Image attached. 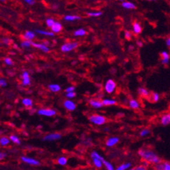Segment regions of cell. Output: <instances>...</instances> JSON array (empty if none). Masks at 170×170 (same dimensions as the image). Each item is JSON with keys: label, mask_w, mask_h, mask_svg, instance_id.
I'll list each match as a JSON object with an SVG mask.
<instances>
[{"label": "cell", "mask_w": 170, "mask_h": 170, "mask_svg": "<svg viewBox=\"0 0 170 170\" xmlns=\"http://www.w3.org/2000/svg\"><path fill=\"white\" fill-rule=\"evenodd\" d=\"M138 155L141 158L151 164H158L161 162V159L154 151L147 149H140L138 150Z\"/></svg>", "instance_id": "cell-1"}, {"label": "cell", "mask_w": 170, "mask_h": 170, "mask_svg": "<svg viewBox=\"0 0 170 170\" xmlns=\"http://www.w3.org/2000/svg\"><path fill=\"white\" fill-rule=\"evenodd\" d=\"M89 120L91 123L95 124V125H101L106 123V118L102 115H91Z\"/></svg>", "instance_id": "cell-2"}, {"label": "cell", "mask_w": 170, "mask_h": 170, "mask_svg": "<svg viewBox=\"0 0 170 170\" xmlns=\"http://www.w3.org/2000/svg\"><path fill=\"white\" fill-rule=\"evenodd\" d=\"M79 43L77 42H68L64 43L61 47V51L65 53L68 52L73 50L76 47H77Z\"/></svg>", "instance_id": "cell-3"}, {"label": "cell", "mask_w": 170, "mask_h": 170, "mask_svg": "<svg viewBox=\"0 0 170 170\" xmlns=\"http://www.w3.org/2000/svg\"><path fill=\"white\" fill-rule=\"evenodd\" d=\"M116 86H117L116 83L113 79H109L105 84V91L108 94H112L115 90Z\"/></svg>", "instance_id": "cell-4"}, {"label": "cell", "mask_w": 170, "mask_h": 170, "mask_svg": "<svg viewBox=\"0 0 170 170\" xmlns=\"http://www.w3.org/2000/svg\"><path fill=\"white\" fill-rule=\"evenodd\" d=\"M37 114L41 116H45V117H53L56 115V112L55 110L51 109H41L37 111Z\"/></svg>", "instance_id": "cell-5"}, {"label": "cell", "mask_w": 170, "mask_h": 170, "mask_svg": "<svg viewBox=\"0 0 170 170\" xmlns=\"http://www.w3.org/2000/svg\"><path fill=\"white\" fill-rule=\"evenodd\" d=\"M21 160L23 162L27 163L29 165H33V166H39V165H40V162L33 158H30V157H22Z\"/></svg>", "instance_id": "cell-6"}, {"label": "cell", "mask_w": 170, "mask_h": 170, "mask_svg": "<svg viewBox=\"0 0 170 170\" xmlns=\"http://www.w3.org/2000/svg\"><path fill=\"white\" fill-rule=\"evenodd\" d=\"M62 138L61 134L58 133H54V134H49L48 135L45 136L43 138V140L44 141H54L60 140Z\"/></svg>", "instance_id": "cell-7"}, {"label": "cell", "mask_w": 170, "mask_h": 170, "mask_svg": "<svg viewBox=\"0 0 170 170\" xmlns=\"http://www.w3.org/2000/svg\"><path fill=\"white\" fill-rule=\"evenodd\" d=\"M155 169L157 170H170V162L169 161H163L156 164Z\"/></svg>", "instance_id": "cell-8"}, {"label": "cell", "mask_w": 170, "mask_h": 170, "mask_svg": "<svg viewBox=\"0 0 170 170\" xmlns=\"http://www.w3.org/2000/svg\"><path fill=\"white\" fill-rule=\"evenodd\" d=\"M161 56L162 58L161 59V63L162 65H166L169 63V59H170V54L167 51H163L161 52Z\"/></svg>", "instance_id": "cell-9"}, {"label": "cell", "mask_w": 170, "mask_h": 170, "mask_svg": "<svg viewBox=\"0 0 170 170\" xmlns=\"http://www.w3.org/2000/svg\"><path fill=\"white\" fill-rule=\"evenodd\" d=\"M32 45L34 47H36L37 49H39L40 50L43 51V52L47 53L49 52V48L47 46L46 44L45 43H35V42H32Z\"/></svg>", "instance_id": "cell-10"}, {"label": "cell", "mask_w": 170, "mask_h": 170, "mask_svg": "<svg viewBox=\"0 0 170 170\" xmlns=\"http://www.w3.org/2000/svg\"><path fill=\"white\" fill-rule=\"evenodd\" d=\"M64 107L65 109L69 111H73L76 109V105L73 101L67 100L64 102Z\"/></svg>", "instance_id": "cell-11"}, {"label": "cell", "mask_w": 170, "mask_h": 170, "mask_svg": "<svg viewBox=\"0 0 170 170\" xmlns=\"http://www.w3.org/2000/svg\"><path fill=\"white\" fill-rule=\"evenodd\" d=\"M160 122L162 125L166 126V125H169L170 124V112L169 113H165L163 115L161 116Z\"/></svg>", "instance_id": "cell-12"}, {"label": "cell", "mask_w": 170, "mask_h": 170, "mask_svg": "<svg viewBox=\"0 0 170 170\" xmlns=\"http://www.w3.org/2000/svg\"><path fill=\"white\" fill-rule=\"evenodd\" d=\"M22 84L24 86H29L31 84V79L29 77V73L27 71H24L22 74Z\"/></svg>", "instance_id": "cell-13"}, {"label": "cell", "mask_w": 170, "mask_h": 170, "mask_svg": "<svg viewBox=\"0 0 170 170\" xmlns=\"http://www.w3.org/2000/svg\"><path fill=\"white\" fill-rule=\"evenodd\" d=\"M62 29H63V25L59 22H56L51 27L52 31L54 33H59L61 31Z\"/></svg>", "instance_id": "cell-14"}, {"label": "cell", "mask_w": 170, "mask_h": 170, "mask_svg": "<svg viewBox=\"0 0 170 170\" xmlns=\"http://www.w3.org/2000/svg\"><path fill=\"white\" fill-rule=\"evenodd\" d=\"M119 139L117 138V137H112V138H110L108 139L106 142V145L108 147H112L113 146H115L116 144H117L119 142Z\"/></svg>", "instance_id": "cell-15"}, {"label": "cell", "mask_w": 170, "mask_h": 170, "mask_svg": "<svg viewBox=\"0 0 170 170\" xmlns=\"http://www.w3.org/2000/svg\"><path fill=\"white\" fill-rule=\"evenodd\" d=\"M90 105L94 109H100V108H102L104 106L102 101L101 102L100 100H94V99L90 100Z\"/></svg>", "instance_id": "cell-16"}, {"label": "cell", "mask_w": 170, "mask_h": 170, "mask_svg": "<svg viewBox=\"0 0 170 170\" xmlns=\"http://www.w3.org/2000/svg\"><path fill=\"white\" fill-rule=\"evenodd\" d=\"M122 7L128 10H134L136 8V6L134 3L131 1H124L121 3Z\"/></svg>", "instance_id": "cell-17"}, {"label": "cell", "mask_w": 170, "mask_h": 170, "mask_svg": "<svg viewBox=\"0 0 170 170\" xmlns=\"http://www.w3.org/2000/svg\"><path fill=\"white\" fill-rule=\"evenodd\" d=\"M23 37L26 40H30L31 41L32 39H33L35 37V33L33 31H27L25 32V33L24 34Z\"/></svg>", "instance_id": "cell-18"}, {"label": "cell", "mask_w": 170, "mask_h": 170, "mask_svg": "<svg viewBox=\"0 0 170 170\" xmlns=\"http://www.w3.org/2000/svg\"><path fill=\"white\" fill-rule=\"evenodd\" d=\"M80 16H79L77 15H67L64 17V19H65L66 21H75V20H78L81 19Z\"/></svg>", "instance_id": "cell-19"}, {"label": "cell", "mask_w": 170, "mask_h": 170, "mask_svg": "<svg viewBox=\"0 0 170 170\" xmlns=\"http://www.w3.org/2000/svg\"><path fill=\"white\" fill-rule=\"evenodd\" d=\"M133 31L135 34H140L142 32V26L138 22H135L133 24Z\"/></svg>", "instance_id": "cell-20"}, {"label": "cell", "mask_w": 170, "mask_h": 170, "mask_svg": "<svg viewBox=\"0 0 170 170\" xmlns=\"http://www.w3.org/2000/svg\"><path fill=\"white\" fill-rule=\"evenodd\" d=\"M48 89L52 92H58L61 90V86H60V85L56 84H49L48 86Z\"/></svg>", "instance_id": "cell-21"}, {"label": "cell", "mask_w": 170, "mask_h": 170, "mask_svg": "<svg viewBox=\"0 0 170 170\" xmlns=\"http://www.w3.org/2000/svg\"><path fill=\"white\" fill-rule=\"evenodd\" d=\"M138 94L142 97H148L149 96V94H150L149 91L144 88H138Z\"/></svg>", "instance_id": "cell-22"}, {"label": "cell", "mask_w": 170, "mask_h": 170, "mask_svg": "<svg viewBox=\"0 0 170 170\" xmlns=\"http://www.w3.org/2000/svg\"><path fill=\"white\" fill-rule=\"evenodd\" d=\"M37 33L40 35H46V36L49 37H54V33L52 31H43V30H36L35 31Z\"/></svg>", "instance_id": "cell-23"}, {"label": "cell", "mask_w": 170, "mask_h": 170, "mask_svg": "<svg viewBox=\"0 0 170 170\" xmlns=\"http://www.w3.org/2000/svg\"><path fill=\"white\" fill-rule=\"evenodd\" d=\"M86 34V31L84 29H79L74 32V35L75 37H82Z\"/></svg>", "instance_id": "cell-24"}, {"label": "cell", "mask_w": 170, "mask_h": 170, "mask_svg": "<svg viewBox=\"0 0 170 170\" xmlns=\"http://www.w3.org/2000/svg\"><path fill=\"white\" fill-rule=\"evenodd\" d=\"M129 105L131 109H137L140 107V104L136 100H131L129 102Z\"/></svg>", "instance_id": "cell-25"}, {"label": "cell", "mask_w": 170, "mask_h": 170, "mask_svg": "<svg viewBox=\"0 0 170 170\" xmlns=\"http://www.w3.org/2000/svg\"><path fill=\"white\" fill-rule=\"evenodd\" d=\"M22 103L23 104L24 106L27 107H33V100L31 99L26 98H24L23 100H22Z\"/></svg>", "instance_id": "cell-26"}, {"label": "cell", "mask_w": 170, "mask_h": 170, "mask_svg": "<svg viewBox=\"0 0 170 170\" xmlns=\"http://www.w3.org/2000/svg\"><path fill=\"white\" fill-rule=\"evenodd\" d=\"M93 162H94L95 167H96L97 168H101L102 165H104L103 164V160H102V159H93Z\"/></svg>", "instance_id": "cell-27"}, {"label": "cell", "mask_w": 170, "mask_h": 170, "mask_svg": "<svg viewBox=\"0 0 170 170\" xmlns=\"http://www.w3.org/2000/svg\"><path fill=\"white\" fill-rule=\"evenodd\" d=\"M116 101L115 100H112V99H105L102 100V103L104 106H111L114 105L116 104Z\"/></svg>", "instance_id": "cell-28"}, {"label": "cell", "mask_w": 170, "mask_h": 170, "mask_svg": "<svg viewBox=\"0 0 170 170\" xmlns=\"http://www.w3.org/2000/svg\"><path fill=\"white\" fill-rule=\"evenodd\" d=\"M10 140H11L12 142L14 143V144H16L19 145V144H20V143H21V142H20V138H18L17 136H16V135H11L10 136Z\"/></svg>", "instance_id": "cell-29"}, {"label": "cell", "mask_w": 170, "mask_h": 170, "mask_svg": "<svg viewBox=\"0 0 170 170\" xmlns=\"http://www.w3.org/2000/svg\"><path fill=\"white\" fill-rule=\"evenodd\" d=\"M132 167V163H123L121 165H120L119 167H118L117 169V170H125L128 169H130Z\"/></svg>", "instance_id": "cell-30"}, {"label": "cell", "mask_w": 170, "mask_h": 170, "mask_svg": "<svg viewBox=\"0 0 170 170\" xmlns=\"http://www.w3.org/2000/svg\"><path fill=\"white\" fill-rule=\"evenodd\" d=\"M10 139L6 138V137H2L0 139V144H1V146H6L8 144H10Z\"/></svg>", "instance_id": "cell-31"}, {"label": "cell", "mask_w": 170, "mask_h": 170, "mask_svg": "<svg viewBox=\"0 0 170 170\" xmlns=\"http://www.w3.org/2000/svg\"><path fill=\"white\" fill-rule=\"evenodd\" d=\"M91 157H92V159H102V160H104L103 157L101 156V155L99 154L98 152H96V151H92V153H91Z\"/></svg>", "instance_id": "cell-32"}, {"label": "cell", "mask_w": 170, "mask_h": 170, "mask_svg": "<svg viewBox=\"0 0 170 170\" xmlns=\"http://www.w3.org/2000/svg\"><path fill=\"white\" fill-rule=\"evenodd\" d=\"M31 45H32V41L30 40H26V39H25V40L23 41L21 43V47H24V48H25V47L27 48V47H29L31 46Z\"/></svg>", "instance_id": "cell-33"}, {"label": "cell", "mask_w": 170, "mask_h": 170, "mask_svg": "<svg viewBox=\"0 0 170 170\" xmlns=\"http://www.w3.org/2000/svg\"><path fill=\"white\" fill-rule=\"evenodd\" d=\"M58 163L61 165H65L67 163V159L65 157H61L58 159Z\"/></svg>", "instance_id": "cell-34"}, {"label": "cell", "mask_w": 170, "mask_h": 170, "mask_svg": "<svg viewBox=\"0 0 170 170\" xmlns=\"http://www.w3.org/2000/svg\"><path fill=\"white\" fill-rule=\"evenodd\" d=\"M102 14V12H88V15L91 17H98Z\"/></svg>", "instance_id": "cell-35"}, {"label": "cell", "mask_w": 170, "mask_h": 170, "mask_svg": "<svg viewBox=\"0 0 170 170\" xmlns=\"http://www.w3.org/2000/svg\"><path fill=\"white\" fill-rule=\"evenodd\" d=\"M103 164L105 166L106 169H108V170H113L114 169L113 165H112L111 163L109 162V161L103 160Z\"/></svg>", "instance_id": "cell-36"}, {"label": "cell", "mask_w": 170, "mask_h": 170, "mask_svg": "<svg viewBox=\"0 0 170 170\" xmlns=\"http://www.w3.org/2000/svg\"><path fill=\"white\" fill-rule=\"evenodd\" d=\"M55 20L54 18H47L46 20H45V23H46L47 26H48V27H52V26H53V24L55 23Z\"/></svg>", "instance_id": "cell-37"}, {"label": "cell", "mask_w": 170, "mask_h": 170, "mask_svg": "<svg viewBox=\"0 0 170 170\" xmlns=\"http://www.w3.org/2000/svg\"><path fill=\"white\" fill-rule=\"evenodd\" d=\"M150 130H148V129H144V130H142V131L140 132V136L141 137H146L148 135H149L150 134Z\"/></svg>", "instance_id": "cell-38"}, {"label": "cell", "mask_w": 170, "mask_h": 170, "mask_svg": "<svg viewBox=\"0 0 170 170\" xmlns=\"http://www.w3.org/2000/svg\"><path fill=\"white\" fill-rule=\"evenodd\" d=\"M153 100L155 102H157L160 100V95L158 93H153Z\"/></svg>", "instance_id": "cell-39"}, {"label": "cell", "mask_w": 170, "mask_h": 170, "mask_svg": "<svg viewBox=\"0 0 170 170\" xmlns=\"http://www.w3.org/2000/svg\"><path fill=\"white\" fill-rule=\"evenodd\" d=\"M76 96V93L74 92H67V94H66V96L68 98H73Z\"/></svg>", "instance_id": "cell-40"}, {"label": "cell", "mask_w": 170, "mask_h": 170, "mask_svg": "<svg viewBox=\"0 0 170 170\" xmlns=\"http://www.w3.org/2000/svg\"><path fill=\"white\" fill-rule=\"evenodd\" d=\"M4 63H5L7 65L9 66L13 65V62H12L11 59H10V58H6V59H4Z\"/></svg>", "instance_id": "cell-41"}, {"label": "cell", "mask_w": 170, "mask_h": 170, "mask_svg": "<svg viewBox=\"0 0 170 170\" xmlns=\"http://www.w3.org/2000/svg\"><path fill=\"white\" fill-rule=\"evenodd\" d=\"M0 86H1V87H6L7 86V82H6V81L5 79H0Z\"/></svg>", "instance_id": "cell-42"}, {"label": "cell", "mask_w": 170, "mask_h": 170, "mask_svg": "<svg viewBox=\"0 0 170 170\" xmlns=\"http://www.w3.org/2000/svg\"><path fill=\"white\" fill-rule=\"evenodd\" d=\"M24 2H26V3H28L29 5H34L35 3V0H24Z\"/></svg>", "instance_id": "cell-43"}, {"label": "cell", "mask_w": 170, "mask_h": 170, "mask_svg": "<svg viewBox=\"0 0 170 170\" xmlns=\"http://www.w3.org/2000/svg\"><path fill=\"white\" fill-rule=\"evenodd\" d=\"M75 90V88L73 86H70V87H68V88L66 89V92H73Z\"/></svg>", "instance_id": "cell-44"}, {"label": "cell", "mask_w": 170, "mask_h": 170, "mask_svg": "<svg viewBox=\"0 0 170 170\" xmlns=\"http://www.w3.org/2000/svg\"><path fill=\"white\" fill-rule=\"evenodd\" d=\"M125 37L126 39H130V38H131V37H132L131 33L129 32V31H125Z\"/></svg>", "instance_id": "cell-45"}, {"label": "cell", "mask_w": 170, "mask_h": 170, "mask_svg": "<svg viewBox=\"0 0 170 170\" xmlns=\"http://www.w3.org/2000/svg\"><path fill=\"white\" fill-rule=\"evenodd\" d=\"M10 39H8V38H4L3 39V43L6 45H9L10 43Z\"/></svg>", "instance_id": "cell-46"}, {"label": "cell", "mask_w": 170, "mask_h": 170, "mask_svg": "<svg viewBox=\"0 0 170 170\" xmlns=\"http://www.w3.org/2000/svg\"><path fill=\"white\" fill-rule=\"evenodd\" d=\"M165 44L168 47H170V36L165 39Z\"/></svg>", "instance_id": "cell-47"}, {"label": "cell", "mask_w": 170, "mask_h": 170, "mask_svg": "<svg viewBox=\"0 0 170 170\" xmlns=\"http://www.w3.org/2000/svg\"><path fill=\"white\" fill-rule=\"evenodd\" d=\"M136 170H146V167L144 166V165H140V166H138V167L135 168Z\"/></svg>", "instance_id": "cell-48"}, {"label": "cell", "mask_w": 170, "mask_h": 170, "mask_svg": "<svg viewBox=\"0 0 170 170\" xmlns=\"http://www.w3.org/2000/svg\"><path fill=\"white\" fill-rule=\"evenodd\" d=\"M6 157V153H0V159H1V160H2V159H3V158H5Z\"/></svg>", "instance_id": "cell-49"}, {"label": "cell", "mask_w": 170, "mask_h": 170, "mask_svg": "<svg viewBox=\"0 0 170 170\" xmlns=\"http://www.w3.org/2000/svg\"><path fill=\"white\" fill-rule=\"evenodd\" d=\"M136 43H137V45H138L139 47H142L143 45V43H142V42L141 41H137Z\"/></svg>", "instance_id": "cell-50"}, {"label": "cell", "mask_w": 170, "mask_h": 170, "mask_svg": "<svg viewBox=\"0 0 170 170\" xmlns=\"http://www.w3.org/2000/svg\"><path fill=\"white\" fill-rule=\"evenodd\" d=\"M52 8H53L54 10H57L58 8H59V6H58V5H53V6H52Z\"/></svg>", "instance_id": "cell-51"}, {"label": "cell", "mask_w": 170, "mask_h": 170, "mask_svg": "<svg viewBox=\"0 0 170 170\" xmlns=\"http://www.w3.org/2000/svg\"><path fill=\"white\" fill-rule=\"evenodd\" d=\"M118 1H120V2H121V3H123V2L125 1V0H118Z\"/></svg>", "instance_id": "cell-52"}, {"label": "cell", "mask_w": 170, "mask_h": 170, "mask_svg": "<svg viewBox=\"0 0 170 170\" xmlns=\"http://www.w3.org/2000/svg\"><path fill=\"white\" fill-rule=\"evenodd\" d=\"M0 1H1V2H5L6 0H0Z\"/></svg>", "instance_id": "cell-53"}, {"label": "cell", "mask_w": 170, "mask_h": 170, "mask_svg": "<svg viewBox=\"0 0 170 170\" xmlns=\"http://www.w3.org/2000/svg\"><path fill=\"white\" fill-rule=\"evenodd\" d=\"M146 1H154V0H146Z\"/></svg>", "instance_id": "cell-54"}]
</instances>
